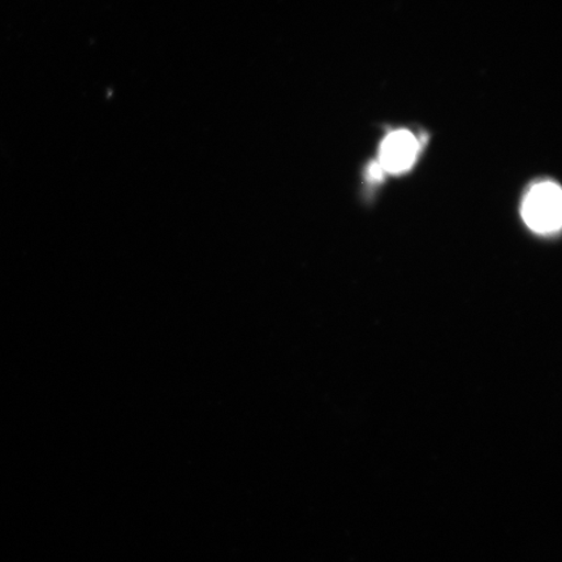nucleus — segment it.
Instances as JSON below:
<instances>
[{"label":"nucleus","mask_w":562,"mask_h":562,"mask_svg":"<svg viewBox=\"0 0 562 562\" xmlns=\"http://www.w3.org/2000/svg\"><path fill=\"white\" fill-rule=\"evenodd\" d=\"M522 217L527 226L538 234H553L561 227V189L552 181L533 186L525 196Z\"/></svg>","instance_id":"1"},{"label":"nucleus","mask_w":562,"mask_h":562,"mask_svg":"<svg viewBox=\"0 0 562 562\" xmlns=\"http://www.w3.org/2000/svg\"><path fill=\"white\" fill-rule=\"evenodd\" d=\"M419 145L416 136L409 131H396L383 140L381 147V166L383 171L400 173L416 161Z\"/></svg>","instance_id":"2"}]
</instances>
